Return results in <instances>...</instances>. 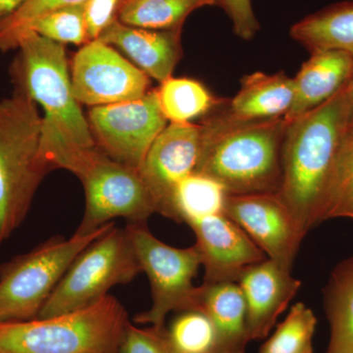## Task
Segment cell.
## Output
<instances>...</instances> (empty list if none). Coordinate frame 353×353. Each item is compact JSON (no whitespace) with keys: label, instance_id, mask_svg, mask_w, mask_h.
<instances>
[{"label":"cell","instance_id":"1","mask_svg":"<svg viewBox=\"0 0 353 353\" xmlns=\"http://www.w3.org/2000/svg\"><path fill=\"white\" fill-rule=\"evenodd\" d=\"M11 66L14 88L43 109L41 153L51 169L73 172L95 143L88 121L72 90L64 44L28 32L18 41Z\"/></svg>","mask_w":353,"mask_h":353},{"label":"cell","instance_id":"2","mask_svg":"<svg viewBox=\"0 0 353 353\" xmlns=\"http://www.w3.org/2000/svg\"><path fill=\"white\" fill-rule=\"evenodd\" d=\"M352 118L348 81L329 101L287 122L279 194L305 236L320 224L327 188Z\"/></svg>","mask_w":353,"mask_h":353},{"label":"cell","instance_id":"3","mask_svg":"<svg viewBox=\"0 0 353 353\" xmlns=\"http://www.w3.org/2000/svg\"><path fill=\"white\" fill-rule=\"evenodd\" d=\"M287 125L284 117L239 121L224 111L208 118L194 173L212 179L228 194L279 192Z\"/></svg>","mask_w":353,"mask_h":353},{"label":"cell","instance_id":"4","mask_svg":"<svg viewBox=\"0 0 353 353\" xmlns=\"http://www.w3.org/2000/svg\"><path fill=\"white\" fill-rule=\"evenodd\" d=\"M43 117L19 88L0 101V245L24 222L52 169L41 153Z\"/></svg>","mask_w":353,"mask_h":353},{"label":"cell","instance_id":"5","mask_svg":"<svg viewBox=\"0 0 353 353\" xmlns=\"http://www.w3.org/2000/svg\"><path fill=\"white\" fill-rule=\"evenodd\" d=\"M129 317L117 299L46 318L0 322V353H120Z\"/></svg>","mask_w":353,"mask_h":353},{"label":"cell","instance_id":"6","mask_svg":"<svg viewBox=\"0 0 353 353\" xmlns=\"http://www.w3.org/2000/svg\"><path fill=\"white\" fill-rule=\"evenodd\" d=\"M114 226L109 223L94 233L74 234L68 240L52 236L0 265V322L38 318L72 262Z\"/></svg>","mask_w":353,"mask_h":353},{"label":"cell","instance_id":"7","mask_svg":"<svg viewBox=\"0 0 353 353\" xmlns=\"http://www.w3.org/2000/svg\"><path fill=\"white\" fill-rule=\"evenodd\" d=\"M126 228L114 226L85 248L70 265L38 318L73 312L108 296L115 285H126L141 273Z\"/></svg>","mask_w":353,"mask_h":353},{"label":"cell","instance_id":"8","mask_svg":"<svg viewBox=\"0 0 353 353\" xmlns=\"http://www.w3.org/2000/svg\"><path fill=\"white\" fill-rule=\"evenodd\" d=\"M72 173L83 183L85 208L75 234L87 236L125 218L148 224L157 206L138 169L120 163L97 148L83 157Z\"/></svg>","mask_w":353,"mask_h":353},{"label":"cell","instance_id":"9","mask_svg":"<svg viewBox=\"0 0 353 353\" xmlns=\"http://www.w3.org/2000/svg\"><path fill=\"white\" fill-rule=\"evenodd\" d=\"M126 229L152 294V307L139 313L134 322L165 328L169 313L199 309V287L194 285V280L201 261L196 246L168 245L153 236L148 224L128 223Z\"/></svg>","mask_w":353,"mask_h":353},{"label":"cell","instance_id":"10","mask_svg":"<svg viewBox=\"0 0 353 353\" xmlns=\"http://www.w3.org/2000/svg\"><path fill=\"white\" fill-rule=\"evenodd\" d=\"M88 121L99 150L138 170L168 122L157 88L136 101L94 106L88 111Z\"/></svg>","mask_w":353,"mask_h":353},{"label":"cell","instance_id":"11","mask_svg":"<svg viewBox=\"0 0 353 353\" xmlns=\"http://www.w3.org/2000/svg\"><path fill=\"white\" fill-rule=\"evenodd\" d=\"M150 79L99 39L83 44L72 62L74 97L79 103L92 108L141 99L150 90Z\"/></svg>","mask_w":353,"mask_h":353},{"label":"cell","instance_id":"12","mask_svg":"<svg viewBox=\"0 0 353 353\" xmlns=\"http://www.w3.org/2000/svg\"><path fill=\"white\" fill-rule=\"evenodd\" d=\"M224 214L245 231L267 259L292 271L305 234L279 192L228 194Z\"/></svg>","mask_w":353,"mask_h":353},{"label":"cell","instance_id":"13","mask_svg":"<svg viewBox=\"0 0 353 353\" xmlns=\"http://www.w3.org/2000/svg\"><path fill=\"white\" fill-rule=\"evenodd\" d=\"M201 138V124L170 123L150 146L139 169L154 201L157 213L169 219L176 185L196 171Z\"/></svg>","mask_w":353,"mask_h":353},{"label":"cell","instance_id":"14","mask_svg":"<svg viewBox=\"0 0 353 353\" xmlns=\"http://www.w3.org/2000/svg\"><path fill=\"white\" fill-rule=\"evenodd\" d=\"M196 234V246L204 267V284L238 282L243 271L267 259L240 226L224 213L188 223Z\"/></svg>","mask_w":353,"mask_h":353},{"label":"cell","instance_id":"15","mask_svg":"<svg viewBox=\"0 0 353 353\" xmlns=\"http://www.w3.org/2000/svg\"><path fill=\"white\" fill-rule=\"evenodd\" d=\"M236 283L245 297L252 341L268 336L301 285L292 271L269 259L246 268Z\"/></svg>","mask_w":353,"mask_h":353},{"label":"cell","instance_id":"16","mask_svg":"<svg viewBox=\"0 0 353 353\" xmlns=\"http://www.w3.org/2000/svg\"><path fill=\"white\" fill-rule=\"evenodd\" d=\"M182 28L146 30L114 19L99 39L124 52L137 67L160 83L171 78L182 57Z\"/></svg>","mask_w":353,"mask_h":353},{"label":"cell","instance_id":"17","mask_svg":"<svg viewBox=\"0 0 353 353\" xmlns=\"http://www.w3.org/2000/svg\"><path fill=\"white\" fill-rule=\"evenodd\" d=\"M353 74V57L343 51L311 54L294 79V101L285 114L287 122L321 105L340 92Z\"/></svg>","mask_w":353,"mask_h":353},{"label":"cell","instance_id":"18","mask_svg":"<svg viewBox=\"0 0 353 353\" xmlns=\"http://www.w3.org/2000/svg\"><path fill=\"white\" fill-rule=\"evenodd\" d=\"M199 309L212 322L217 353H245L250 336L243 292L236 282L199 285Z\"/></svg>","mask_w":353,"mask_h":353},{"label":"cell","instance_id":"19","mask_svg":"<svg viewBox=\"0 0 353 353\" xmlns=\"http://www.w3.org/2000/svg\"><path fill=\"white\" fill-rule=\"evenodd\" d=\"M294 79L284 72H255L241 79V88L228 102L224 112L239 121H259L285 117L294 101Z\"/></svg>","mask_w":353,"mask_h":353},{"label":"cell","instance_id":"20","mask_svg":"<svg viewBox=\"0 0 353 353\" xmlns=\"http://www.w3.org/2000/svg\"><path fill=\"white\" fill-rule=\"evenodd\" d=\"M292 39L312 54L338 50L353 57V1H343L299 21L290 31Z\"/></svg>","mask_w":353,"mask_h":353},{"label":"cell","instance_id":"21","mask_svg":"<svg viewBox=\"0 0 353 353\" xmlns=\"http://www.w3.org/2000/svg\"><path fill=\"white\" fill-rule=\"evenodd\" d=\"M324 296L331 329L326 353H353V259L334 269Z\"/></svg>","mask_w":353,"mask_h":353},{"label":"cell","instance_id":"22","mask_svg":"<svg viewBox=\"0 0 353 353\" xmlns=\"http://www.w3.org/2000/svg\"><path fill=\"white\" fill-rule=\"evenodd\" d=\"M210 6H216L215 0H127L120 4L116 19L141 29H176L190 13Z\"/></svg>","mask_w":353,"mask_h":353},{"label":"cell","instance_id":"23","mask_svg":"<svg viewBox=\"0 0 353 353\" xmlns=\"http://www.w3.org/2000/svg\"><path fill=\"white\" fill-rule=\"evenodd\" d=\"M158 99L165 117L170 123L185 124L226 103L199 83L189 78H171L160 83Z\"/></svg>","mask_w":353,"mask_h":353},{"label":"cell","instance_id":"24","mask_svg":"<svg viewBox=\"0 0 353 353\" xmlns=\"http://www.w3.org/2000/svg\"><path fill=\"white\" fill-rule=\"evenodd\" d=\"M227 196L224 188L212 179L192 174L176 187L171 220L188 224L205 216L224 213Z\"/></svg>","mask_w":353,"mask_h":353},{"label":"cell","instance_id":"25","mask_svg":"<svg viewBox=\"0 0 353 353\" xmlns=\"http://www.w3.org/2000/svg\"><path fill=\"white\" fill-rule=\"evenodd\" d=\"M334 218L353 219V118L341 143L323 202L320 223Z\"/></svg>","mask_w":353,"mask_h":353},{"label":"cell","instance_id":"26","mask_svg":"<svg viewBox=\"0 0 353 353\" xmlns=\"http://www.w3.org/2000/svg\"><path fill=\"white\" fill-rule=\"evenodd\" d=\"M316 325L313 311L303 303H296L259 353H313Z\"/></svg>","mask_w":353,"mask_h":353},{"label":"cell","instance_id":"27","mask_svg":"<svg viewBox=\"0 0 353 353\" xmlns=\"http://www.w3.org/2000/svg\"><path fill=\"white\" fill-rule=\"evenodd\" d=\"M167 334L172 352L217 353L214 327L201 309L182 311Z\"/></svg>","mask_w":353,"mask_h":353},{"label":"cell","instance_id":"28","mask_svg":"<svg viewBox=\"0 0 353 353\" xmlns=\"http://www.w3.org/2000/svg\"><path fill=\"white\" fill-rule=\"evenodd\" d=\"M36 32L57 43L83 46L90 41L85 22V4L65 7L46 14L32 23L26 32Z\"/></svg>","mask_w":353,"mask_h":353},{"label":"cell","instance_id":"29","mask_svg":"<svg viewBox=\"0 0 353 353\" xmlns=\"http://www.w3.org/2000/svg\"><path fill=\"white\" fill-rule=\"evenodd\" d=\"M88 0H26L10 16L0 22V51L16 50L24 32L41 16L77 6H83Z\"/></svg>","mask_w":353,"mask_h":353},{"label":"cell","instance_id":"30","mask_svg":"<svg viewBox=\"0 0 353 353\" xmlns=\"http://www.w3.org/2000/svg\"><path fill=\"white\" fill-rule=\"evenodd\" d=\"M120 353H172L167 330L152 326L141 329L130 322Z\"/></svg>","mask_w":353,"mask_h":353},{"label":"cell","instance_id":"31","mask_svg":"<svg viewBox=\"0 0 353 353\" xmlns=\"http://www.w3.org/2000/svg\"><path fill=\"white\" fill-rule=\"evenodd\" d=\"M216 6L224 9L229 16L234 34L243 39L250 41L260 30L259 20L255 17L252 0H216Z\"/></svg>","mask_w":353,"mask_h":353},{"label":"cell","instance_id":"32","mask_svg":"<svg viewBox=\"0 0 353 353\" xmlns=\"http://www.w3.org/2000/svg\"><path fill=\"white\" fill-rule=\"evenodd\" d=\"M121 0H88L85 4L88 39H99V34L116 18Z\"/></svg>","mask_w":353,"mask_h":353},{"label":"cell","instance_id":"33","mask_svg":"<svg viewBox=\"0 0 353 353\" xmlns=\"http://www.w3.org/2000/svg\"><path fill=\"white\" fill-rule=\"evenodd\" d=\"M26 0H0V22L10 16Z\"/></svg>","mask_w":353,"mask_h":353},{"label":"cell","instance_id":"34","mask_svg":"<svg viewBox=\"0 0 353 353\" xmlns=\"http://www.w3.org/2000/svg\"><path fill=\"white\" fill-rule=\"evenodd\" d=\"M350 101H352V108L353 113V74L350 80Z\"/></svg>","mask_w":353,"mask_h":353},{"label":"cell","instance_id":"35","mask_svg":"<svg viewBox=\"0 0 353 353\" xmlns=\"http://www.w3.org/2000/svg\"><path fill=\"white\" fill-rule=\"evenodd\" d=\"M125 1H127V0H121L120 4L122 3V2H125ZM215 1H216V0H215Z\"/></svg>","mask_w":353,"mask_h":353},{"label":"cell","instance_id":"36","mask_svg":"<svg viewBox=\"0 0 353 353\" xmlns=\"http://www.w3.org/2000/svg\"><path fill=\"white\" fill-rule=\"evenodd\" d=\"M172 353H174V352H172Z\"/></svg>","mask_w":353,"mask_h":353}]
</instances>
